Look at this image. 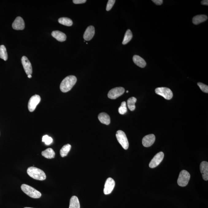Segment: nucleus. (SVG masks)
<instances>
[{"mask_svg":"<svg viewBox=\"0 0 208 208\" xmlns=\"http://www.w3.org/2000/svg\"><path fill=\"white\" fill-rule=\"evenodd\" d=\"M76 81L77 78L75 76L71 75L66 77L60 84V90L63 93L67 92L71 89Z\"/></svg>","mask_w":208,"mask_h":208,"instance_id":"obj_1","label":"nucleus"},{"mask_svg":"<svg viewBox=\"0 0 208 208\" xmlns=\"http://www.w3.org/2000/svg\"><path fill=\"white\" fill-rule=\"evenodd\" d=\"M27 173L30 177L36 180L42 181L46 179V176L44 171L37 167H29L27 170Z\"/></svg>","mask_w":208,"mask_h":208,"instance_id":"obj_2","label":"nucleus"},{"mask_svg":"<svg viewBox=\"0 0 208 208\" xmlns=\"http://www.w3.org/2000/svg\"><path fill=\"white\" fill-rule=\"evenodd\" d=\"M21 188L23 192L29 196L34 198H38L41 196V194L33 187L26 184H22Z\"/></svg>","mask_w":208,"mask_h":208,"instance_id":"obj_3","label":"nucleus"},{"mask_svg":"<svg viewBox=\"0 0 208 208\" xmlns=\"http://www.w3.org/2000/svg\"><path fill=\"white\" fill-rule=\"evenodd\" d=\"M191 175L188 171L185 170H182L179 174L177 183L179 186L185 187L188 184Z\"/></svg>","mask_w":208,"mask_h":208,"instance_id":"obj_4","label":"nucleus"},{"mask_svg":"<svg viewBox=\"0 0 208 208\" xmlns=\"http://www.w3.org/2000/svg\"><path fill=\"white\" fill-rule=\"evenodd\" d=\"M117 141L125 150H127L129 147V142L125 133L121 130L117 131L116 133Z\"/></svg>","mask_w":208,"mask_h":208,"instance_id":"obj_5","label":"nucleus"},{"mask_svg":"<svg viewBox=\"0 0 208 208\" xmlns=\"http://www.w3.org/2000/svg\"><path fill=\"white\" fill-rule=\"evenodd\" d=\"M156 94L163 96L164 98L170 100L173 97L172 92L169 88L166 87H160L157 88L155 90Z\"/></svg>","mask_w":208,"mask_h":208,"instance_id":"obj_6","label":"nucleus"},{"mask_svg":"<svg viewBox=\"0 0 208 208\" xmlns=\"http://www.w3.org/2000/svg\"><path fill=\"white\" fill-rule=\"evenodd\" d=\"M40 96L38 95L35 94L32 96L29 101L28 108L30 112H33L40 101Z\"/></svg>","mask_w":208,"mask_h":208,"instance_id":"obj_7","label":"nucleus"},{"mask_svg":"<svg viewBox=\"0 0 208 208\" xmlns=\"http://www.w3.org/2000/svg\"><path fill=\"white\" fill-rule=\"evenodd\" d=\"M125 91L123 87H117L110 90L108 93V97L111 99H115L122 95Z\"/></svg>","mask_w":208,"mask_h":208,"instance_id":"obj_8","label":"nucleus"},{"mask_svg":"<svg viewBox=\"0 0 208 208\" xmlns=\"http://www.w3.org/2000/svg\"><path fill=\"white\" fill-rule=\"evenodd\" d=\"M164 153L162 152H160L156 154L149 164V167L151 168H153L157 167L162 162L164 159Z\"/></svg>","mask_w":208,"mask_h":208,"instance_id":"obj_9","label":"nucleus"},{"mask_svg":"<svg viewBox=\"0 0 208 208\" xmlns=\"http://www.w3.org/2000/svg\"><path fill=\"white\" fill-rule=\"evenodd\" d=\"M115 182L111 178H108L105 182L104 193L105 195L110 194L115 186Z\"/></svg>","mask_w":208,"mask_h":208,"instance_id":"obj_10","label":"nucleus"},{"mask_svg":"<svg viewBox=\"0 0 208 208\" xmlns=\"http://www.w3.org/2000/svg\"><path fill=\"white\" fill-rule=\"evenodd\" d=\"M21 62L26 74L31 75L33 73L32 67L28 58L26 56H23L21 59Z\"/></svg>","mask_w":208,"mask_h":208,"instance_id":"obj_11","label":"nucleus"},{"mask_svg":"<svg viewBox=\"0 0 208 208\" xmlns=\"http://www.w3.org/2000/svg\"><path fill=\"white\" fill-rule=\"evenodd\" d=\"M12 27L15 30H23L25 28V23L23 19L21 17H17L13 22Z\"/></svg>","mask_w":208,"mask_h":208,"instance_id":"obj_12","label":"nucleus"},{"mask_svg":"<svg viewBox=\"0 0 208 208\" xmlns=\"http://www.w3.org/2000/svg\"><path fill=\"white\" fill-rule=\"evenodd\" d=\"M155 141V137L153 134L146 135L143 138V145L144 147H150L154 143Z\"/></svg>","mask_w":208,"mask_h":208,"instance_id":"obj_13","label":"nucleus"},{"mask_svg":"<svg viewBox=\"0 0 208 208\" xmlns=\"http://www.w3.org/2000/svg\"><path fill=\"white\" fill-rule=\"evenodd\" d=\"M95 34V29L94 26L90 25L88 26L84 33L83 38L84 40L89 41L91 40L94 37Z\"/></svg>","mask_w":208,"mask_h":208,"instance_id":"obj_14","label":"nucleus"},{"mask_svg":"<svg viewBox=\"0 0 208 208\" xmlns=\"http://www.w3.org/2000/svg\"><path fill=\"white\" fill-rule=\"evenodd\" d=\"M200 170L202 174L203 180H208V163L203 161L200 165Z\"/></svg>","mask_w":208,"mask_h":208,"instance_id":"obj_15","label":"nucleus"},{"mask_svg":"<svg viewBox=\"0 0 208 208\" xmlns=\"http://www.w3.org/2000/svg\"><path fill=\"white\" fill-rule=\"evenodd\" d=\"M52 37H54L60 42L65 41L66 39V36L64 33L58 31H55L52 32L51 33Z\"/></svg>","mask_w":208,"mask_h":208,"instance_id":"obj_16","label":"nucleus"},{"mask_svg":"<svg viewBox=\"0 0 208 208\" xmlns=\"http://www.w3.org/2000/svg\"><path fill=\"white\" fill-rule=\"evenodd\" d=\"M99 121L103 124L108 125L110 123V117L106 113H100L98 116Z\"/></svg>","mask_w":208,"mask_h":208,"instance_id":"obj_17","label":"nucleus"},{"mask_svg":"<svg viewBox=\"0 0 208 208\" xmlns=\"http://www.w3.org/2000/svg\"><path fill=\"white\" fill-rule=\"evenodd\" d=\"M133 60L135 64L141 68L145 67L147 64L145 60L138 55L134 56Z\"/></svg>","mask_w":208,"mask_h":208,"instance_id":"obj_18","label":"nucleus"},{"mask_svg":"<svg viewBox=\"0 0 208 208\" xmlns=\"http://www.w3.org/2000/svg\"><path fill=\"white\" fill-rule=\"evenodd\" d=\"M208 19L207 16L205 15H197L194 16L192 19V22L194 25H198L202 22L206 21Z\"/></svg>","mask_w":208,"mask_h":208,"instance_id":"obj_19","label":"nucleus"},{"mask_svg":"<svg viewBox=\"0 0 208 208\" xmlns=\"http://www.w3.org/2000/svg\"><path fill=\"white\" fill-rule=\"evenodd\" d=\"M42 155L45 158L48 159H53L55 158V153L53 149L48 148L42 152Z\"/></svg>","mask_w":208,"mask_h":208,"instance_id":"obj_20","label":"nucleus"},{"mask_svg":"<svg viewBox=\"0 0 208 208\" xmlns=\"http://www.w3.org/2000/svg\"><path fill=\"white\" fill-rule=\"evenodd\" d=\"M69 208H80L79 199L76 196H73L71 198Z\"/></svg>","mask_w":208,"mask_h":208,"instance_id":"obj_21","label":"nucleus"},{"mask_svg":"<svg viewBox=\"0 0 208 208\" xmlns=\"http://www.w3.org/2000/svg\"><path fill=\"white\" fill-rule=\"evenodd\" d=\"M71 146L67 144L64 145L60 150V153L61 157H64L67 156L71 148Z\"/></svg>","mask_w":208,"mask_h":208,"instance_id":"obj_22","label":"nucleus"},{"mask_svg":"<svg viewBox=\"0 0 208 208\" xmlns=\"http://www.w3.org/2000/svg\"><path fill=\"white\" fill-rule=\"evenodd\" d=\"M60 24L67 26H71L73 25V22L71 19L67 17H61L58 19Z\"/></svg>","mask_w":208,"mask_h":208,"instance_id":"obj_23","label":"nucleus"},{"mask_svg":"<svg viewBox=\"0 0 208 208\" xmlns=\"http://www.w3.org/2000/svg\"><path fill=\"white\" fill-rule=\"evenodd\" d=\"M132 37L133 34L132 31L130 29L127 30L125 35L124 39L122 42L123 44H127L132 40Z\"/></svg>","mask_w":208,"mask_h":208,"instance_id":"obj_24","label":"nucleus"},{"mask_svg":"<svg viewBox=\"0 0 208 208\" xmlns=\"http://www.w3.org/2000/svg\"><path fill=\"white\" fill-rule=\"evenodd\" d=\"M137 99L135 97H132L129 98L127 101V105L128 108L131 111L135 110L136 106L135 103L137 102Z\"/></svg>","mask_w":208,"mask_h":208,"instance_id":"obj_25","label":"nucleus"},{"mask_svg":"<svg viewBox=\"0 0 208 208\" xmlns=\"http://www.w3.org/2000/svg\"><path fill=\"white\" fill-rule=\"evenodd\" d=\"M0 58L5 61H7L8 59L7 50L4 45H2L0 46Z\"/></svg>","mask_w":208,"mask_h":208,"instance_id":"obj_26","label":"nucleus"},{"mask_svg":"<svg viewBox=\"0 0 208 208\" xmlns=\"http://www.w3.org/2000/svg\"><path fill=\"white\" fill-rule=\"evenodd\" d=\"M127 111V107H126V103L125 102H121V105L118 109L119 114H126Z\"/></svg>","mask_w":208,"mask_h":208,"instance_id":"obj_27","label":"nucleus"},{"mask_svg":"<svg viewBox=\"0 0 208 208\" xmlns=\"http://www.w3.org/2000/svg\"><path fill=\"white\" fill-rule=\"evenodd\" d=\"M53 140L51 137L48 135L44 136L42 138V141L44 142L46 145H49L52 142Z\"/></svg>","mask_w":208,"mask_h":208,"instance_id":"obj_28","label":"nucleus"},{"mask_svg":"<svg viewBox=\"0 0 208 208\" xmlns=\"http://www.w3.org/2000/svg\"><path fill=\"white\" fill-rule=\"evenodd\" d=\"M197 85L203 92L208 93V86L201 83H198Z\"/></svg>","mask_w":208,"mask_h":208,"instance_id":"obj_29","label":"nucleus"},{"mask_svg":"<svg viewBox=\"0 0 208 208\" xmlns=\"http://www.w3.org/2000/svg\"><path fill=\"white\" fill-rule=\"evenodd\" d=\"M115 0H109L108 3L107 4L106 10L107 11H109L112 8L114 3L115 2Z\"/></svg>","mask_w":208,"mask_h":208,"instance_id":"obj_30","label":"nucleus"},{"mask_svg":"<svg viewBox=\"0 0 208 208\" xmlns=\"http://www.w3.org/2000/svg\"><path fill=\"white\" fill-rule=\"evenodd\" d=\"M87 2L86 0H73V2L75 4H83Z\"/></svg>","mask_w":208,"mask_h":208,"instance_id":"obj_31","label":"nucleus"},{"mask_svg":"<svg viewBox=\"0 0 208 208\" xmlns=\"http://www.w3.org/2000/svg\"><path fill=\"white\" fill-rule=\"evenodd\" d=\"M152 1L157 5H161L163 2L162 0H152Z\"/></svg>","mask_w":208,"mask_h":208,"instance_id":"obj_32","label":"nucleus"},{"mask_svg":"<svg viewBox=\"0 0 208 208\" xmlns=\"http://www.w3.org/2000/svg\"><path fill=\"white\" fill-rule=\"evenodd\" d=\"M202 5L208 6V0H203L201 2Z\"/></svg>","mask_w":208,"mask_h":208,"instance_id":"obj_33","label":"nucleus"},{"mask_svg":"<svg viewBox=\"0 0 208 208\" xmlns=\"http://www.w3.org/2000/svg\"><path fill=\"white\" fill-rule=\"evenodd\" d=\"M28 77L29 78H32L31 75H28Z\"/></svg>","mask_w":208,"mask_h":208,"instance_id":"obj_34","label":"nucleus"},{"mask_svg":"<svg viewBox=\"0 0 208 208\" xmlns=\"http://www.w3.org/2000/svg\"><path fill=\"white\" fill-rule=\"evenodd\" d=\"M24 208H31V207H25Z\"/></svg>","mask_w":208,"mask_h":208,"instance_id":"obj_35","label":"nucleus"},{"mask_svg":"<svg viewBox=\"0 0 208 208\" xmlns=\"http://www.w3.org/2000/svg\"><path fill=\"white\" fill-rule=\"evenodd\" d=\"M126 93H129V91H126Z\"/></svg>","mask_w":208,"mask_h":208,"instance_id":"obj_36","label":"nucleus"}]
</instances>
